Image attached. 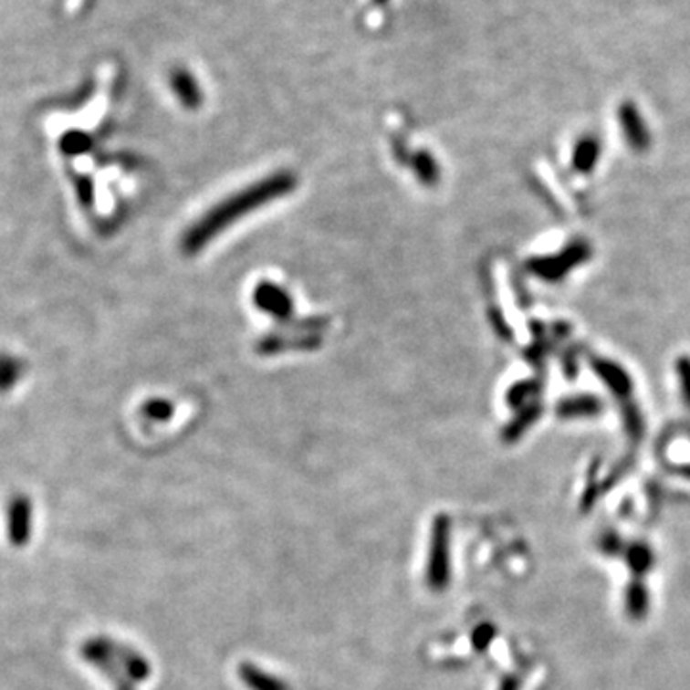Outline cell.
<instances>
[{"mask_svg":"<svg viewBox=\"0 0 690 690\" xmlns=\"http://www.w3.org/2000/svg\"><path fill=\"white\" fill-rule=\"evenodd\" d=\"M292 188L294 177L290 172H277V175L249 184L225 202L211 207L202 219L192 225L183 238V249L186 254L200 252L209 240L219 236L226 226L238 223L252 211L286 196Z\"/></svg>","mask_w":690,"mask_h":690,"instance_id":"obj_1","label":"cell"},{"mask_svg":"<svg viewBox=\"0 0 690 690\" xmlns=\"http://www.w3.org/2000/svg\"><path fill=\"white\" fill-rule=\"evenodd\" d=\"M449 581V520L439 516L432 531V549L428 562V585L434 591L447 587Z\"/></svg>","mask_w":690,"mask_h":690,"instance_id":"obj_2","label":"cell"},{"mask_svg":"<svg viewBox=\"0 0 690 690\" xmlns=\"http://www.w3.org/2000/svg\"><path fill=\"white\" fill-rule=\"evenodd\" d=\"M33 508L26 495H16L8 505V539L16 547H24L29 541Z\"/></svg>","mask_w":690,"mask_h":690,"instance_id":"obj_3","label":"cell"},{"mask_svg":"<svg viewBox=\"0 0 690 690\" xmlns=\"http://www.w3.org/2000/svg\"><path fill=\"white\" fill-rule=\"evenodd\" d=\"M171 89L175 92L179 102L190 110H194L202 104V89L196 81V77L184 68H177L171 71Z\"/></svg>","mask_w":690,"mask_h":690,"instance_id":"obj_4","label":"cell"},{"mask_svg":"<svg viewBox=\"0 0 690 690\" xmlns=\"http://www.w3.org/2000/svg\"><path fill=\"white\" fill-rule=\"evenodd\" d=\"M620 121H622V129H623V134L625 139L631 146L635 148H643L646 146L648 142V131H646V125L641 118V113L637 110V106L632 102H625L622 104V110H620Z\"/></svg>","mask_w":690,"mask_h":690,"instance_id":"obj_5","label":"cell"},{"mask_svg":"<svg viewBox=\"0 0 690 690\" xmlns=\"http://www.w3.org/2000/svg\"><path fill=\"white\" fill-rule=\"evenodd\" d=\"M238 674L240 679L252 690H290L282 679L268 675L267 671H261L252 664H242Z\"/></svg>","mask_w":690,"mask_h":690,"instance_id":"obj_6","label":"cell"},{"mask_svg":"<svg viewBox=\"0 0 690 690\" xmlns=\"http://www.w3.org/2000/svg\"><path fill=\"white\" fill-rule=\"evenodd\" d=\"M26 374V362L10 353H0V393L14 390Z\"/></svg>","mask_w":690,"mask_h":690,"instance_id":"obj_7","label":"cell"},{"mask_svg":"<svg viewBox=\"0 0 690 690\" xmlns=\"http://www.w3.org/2000/svg\"><path fill=\"white\" fill-rule=\"evenodd\" d=\"M599 153V144L592 137H585L578 146H575V165L580 167V171H589V167L597 160Z\"/></svg>","mask_w":690,"mask_h":690,"instance_id":"obj_8","label":"cell"},{"mask_svg":"<svg viewBox=\"0 0 690 690\" xmlns=\"http://www.w3.org/2000/svg\"><path fill=\"white\" fill-rule=\"evenodd\" d=\"M60 148H62L64 153H68V156H79V153H83L90 148V141H89L87 134L73 131V132L64 134Z\"/></svg>","mask_w":690,"mask_h":690,"instance_id":"obj_9","label":"cell"},{"mask_svg":"<svg viewBox=\"0 0 690 690\" xmlns=\"http://www.w3.org/2000/svg\"><path fill=\"white\" fill-rule=\"evenodd\" d=\"M144 414L153 420H165L171 416V405H167L165 401H150L146 402Z\"/></svg>","mask_w":690,"mask_h":690,"instance_id":"obj_10","label":"cell"},{"mask_svg":"<svg viewBox=\"0 0 690 690\" xmlns=\"http://www.w3.org/2000/svg\"><path fill=\"white\" fill-rule=\"evenodd\" d=\"M681 376H683V390H685V397L690 401V362H686L685 367H681Z\"/></svg>","mask_w":690,"mask_h":690,"instance_id":"obj_11","label":"cell"},{"mask_svg":"<svg viewBox=\"0 0 690 690\" xmlns=\"http://www.w3.org/2000/svg\"><path fill=\"white\" fill-rule=\"evenodd\" d=\"M516 688H518L516 679H507V681L503 683V686H501V690H516Z\"/></svg>","mask_w":690,"mask_h":690,"instance_id":"obj_12","label":"cell"},{"mask_svg":"<svg viewBox=\"0 0 690 690\" xmlns=\"http://www.w3.org/2000/svg\"><path fill=\"white\" fill-rule=\"evenodd\" d=\"M388 3H390V0H372V5H374L376 8H383Z\"/></svg>","mask_w":690,"mask_h":690,"instance_id":"obj_13","label":"cell"}]
</instances>
